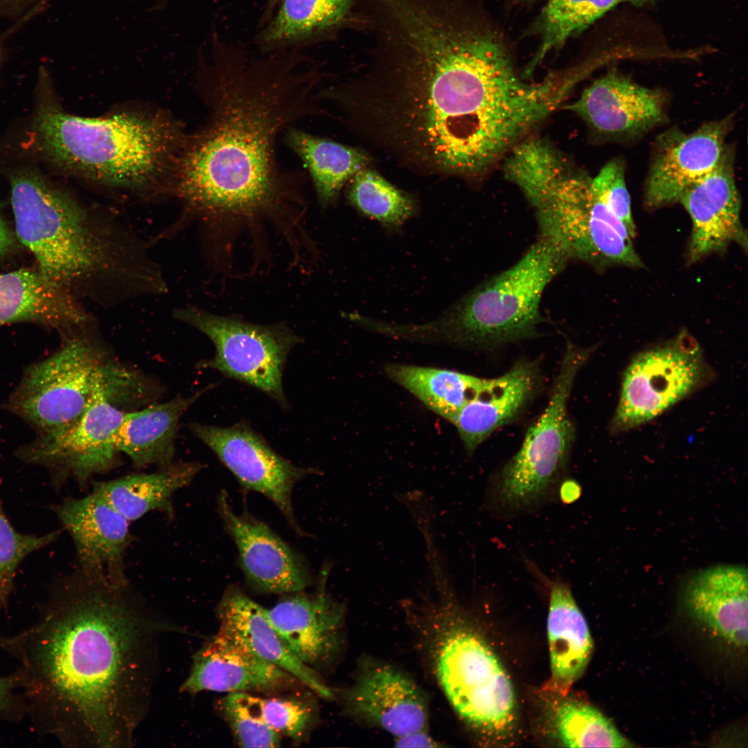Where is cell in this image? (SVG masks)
<instances>
[{
    "mask_svg": "<svg viewBox=\"0 0 748 748\" xmlns=\"http://www.w3.org/2000/svg\"><path fill=\"white\" fill-rule=\"evenodd\" d=\"M295 677L217 633L194 654L181 691L268 693L294 687Z\"/></svg>",
    "mask_w": 748,
    "mask_h": 748,
    "instance_id": "22",
    "label": "cell"
},
{
    "mask_svg": "<svg viewBox=\"0 0 748 748\" xmlns=\"http://www.w3.org/2000/svg\"><path fill=\"white\" fill-rule=\"evenodd\" d=\"M70 535L77 569L94 579L126 583L125 556L132 541L129 521L97 492L49 506Z\"/></svg>",
    "mask_w": 748,
    "mask_h": 748,
    "instance_id": "16",
    "label": "cell"
},
{
    "mask_svg": "<svg viewBox=\"0 0 748 748\" xmlns=\"http://www.w3.org/2000/svg\"><path fill=\"white\" fill-rule=\"evenodd\" d=\"M84 319L66 289L51 283L38 270L0 273V326L31 321L64 329Z\"/></svg>",
    "mask_w": 748,
    "mask_h": 748,
    "instance_id": "26",
    "label": "cell"
},
{
    "mask_svg": "<svg viewBox=\"0 0 748 748\" xmlns=\"http://www.w3.org/2000/svg\"><path fill=\"white\" fill-rule=\"evenodd\" d=\"M288 147L300 158L323 206L332 204L344 184L369 163L362 151L290 127L285 131Z\"/></svg>",
    "mask_w": 748,
    "mask_h": 748,
    "instance_id": "30",
    "label": "cell"
},
{
    "mask_svg": "<svg viewBox=\"0 0 748 748\" xmlns=\"http://www.w3.org/2000/svg\"><path fill=\"white\" fill-rule=\"evenodd\" d=\"M661 0H548L535 24L540 46L524 71H533L553 51L579 34L600 17L623 3L645 7Z\"/></svg>",
    "mask_w": 748,
    "mask_h": 748,
    "instance_id": "32",
    "label": "cell"
},
{
    "mask_svg": "<svg viewBox=\"0 0 748 748\" xmlns=\"http://www.w3.org/2000/svg\"><path fill=\"white\" fill-rule=\"evenodd\" d=\"M188 427L245 491L263 495L280 510L298 535H305L294 514L292 495L295 485L305 477L317 474L316 470L296 466L281 456L245 421L228 427L197 422Z\"/></svg>",
    "mask_w": 748,
    "mask_h": 748,
    "instance_id": "14",
    "label": "cell"
},
{
    "mask_svg": "<svg viewBox=\"0 0 748 748\" xmlns=\"http://www.w3.org/2000/svg\"><path fill=\"white\" fill-rule=\"evenodd\" d=\"M329 571L328 566L323 569L314 594L295 592L266 609L269 622L285 645L314 670L332 662L342 644L344 608L325 591Z\"/></svg>",
    "mask_w": 748,
    "mask_h": 748,
    "instance_id": "20",
    "label": "cell"
},
{
    "mask_svg": "<svg viewBox=\"0 0 748 748\" xmlns=\"http://www.w3.org/2000/svg\"><path fill=\"white\" fill-rule=\"evenodd\" d=\"M138 382L132 373L106 360L80 418L62 432L41 436L19 456L46 467L55 490L69 479L84 487L94 475L109 471L119 454L115 440L127 412L125 404L139 392Z\"/></svg>",
    "mask_w": 748,
    "mask_h": 748,
    "instance_id": "10",
    "label": "cell"
},
{
    "mask_svg": "<svg viewBox=\"0 0 748 748\" xmlns=\"http://www.w3.org/2000/svg\"><path fill=\"white\" fill-rule=\"evenodd\" d=\"M558 493L560 499L564 503L571 504L580 497L581 488L576 481L569 479L561 483Z\"/></svg>",
    "mask_w": 748,
    "mask_h": 748,
    "instance_id": "43",
    "label": "cell"
},
{
    "mask_svg": "<svg viewBox=\"0 0 748 748\" xmlns=\"http://www.w3.org/2000/svg\"><path fill=\"white\" fill-rule=\"evenodd\" d=\"M666 105L661 90L641 86L613 70L595 80L562 109L600 135L622 137L644 133L664 122Z\"/></svg>",
    "mask_w": 748,
    "mask_h": 748,
    "instance_id": "19",
    "label": "cell"
},
{
    "mask_svg": "<svg viewBox=\"0 0 748 748\" xmlns=\"http://www.w3.org/2000/svg\"><path fill=\"white\" fill-rule=\"evenodd\" d=\"M60 533L55 531L37 535L18 532L8 519L0 499V611L7 609L20 563L30 553L55 542Z\"/></svg>",
    "mask_w": 748,
    "mask_h": 748,
    "instance_id": "37",
    "label": "cell"
},
{
    "mask_svg": "<svg viewBox=\"0 0 748 748\" xmlns=\"http://www.w3.org/2000/svg\"><path fill=\"white\" fill-rule=\"evenodd\" d=\"M11 189L17 237L48 280L66 289L109 266L107 242L69 195L30 170L12 175Z\"/></svg>",
    "mask_w": 748,
    "mask_h": 748,
    "instance_id": "8",
    "label": "cell"
},
{
    "mask_svg": "<svg viewBox=\"0 0 748 748\" xmlns=\"http://www.w3.org/2000/svg\"><path fill=\"white\" fill-rule=\"evenodd\" d=\"M684 603L695 621L711 635L737 648L747 644V571L740 565H718L688 582Z\"/></svg>",
    "mask_w": 748,
    "mask_h": 748,
    "instance_id": "24",
    "label": "cell"
},
{
    "mask_svg": "<svg viewBox=\"0 0 748 748\" xmlns=\"http://www.w3.org/2000/svg\"><path fill=\"white\" fill-rule=\"evenodd\" d=\"M202 467L197 462L172 463L153 473L131 474L96 482L93 491L129 522L153 510H159L172 519L175 515L173 495L189 485Z\"/></svg>",
    "mask_w": 748,
    "mask_h": 748,
    "instance_id": "29",
    "label": "cell"
},
{
    "mask_svg": "<svg viewBox=\"0 0 748 748\" xmlns=\"http://www.w3.org/2000/svg\"><path fill=\"white\" fill-rule=\"evenodd\" d=\"M561 742L567 747H632L599 710L585 703L565 701L555 713Z\"/></svg>",
    "mask_w": 748,
    "mask_h": 748,
    "instance_id": "35",
    "label": "cell"
},
{
    "mask_svg": "<svg viewBox=\"0 0 748 748\" xmlns=\"http://www.w3.org/2000/svg\"><path fill=\"white\" fill-rule=\"evenodd\" d=\"M177 318L213 342L215 354L201 363L263 391L283 408L288 402L283 375L288 354L301 339L283 324L262 326L196 309L178 310Z\"/></svg>",
    "mask_w": 748,
    "mask_h": 748,
    "instance_id": "12",
    "label": "cell"
},
{
    "mask_svg": "<svg viewBox=\"0 0 748 748\" xmlns=\"http://www.w3.org/2000/svg\"><path fill=\"white\" fill-rule=\"evenodd\" d=\"M217 504L251 589L261 593H295L311 585L312 576L304 560L267 524L247 513L237 515L223 490L217 495Z\"/></svg>",
    "mask_w": 748,
    "mask_h": 748,
    "instance_id": "17",
    "label": "cell"
},
{
    "mask_svg": "<svg viewBox=\"0 0 748 748\" xmlns=\"http://www.w3.org/2000/svg\"><path fill=\"white\" fill-rule=\"evenodd\" d=\"M734 154L727 147L717 166L686 188L678 202L692 223L688 260L695 262L737 243L747 249V235L740 220L741 200L734 175Z\"/></svg>",
    "mask_w": 748,
    "mask_h": 748,
    "instance_id": "18",
    "label": "cell"
},
{
    "mask_svg": "<svg viewBox=\"0 0 748 748\" xmlns=\"http://www.w3.org/2000/svg\"><path fill=\"white\" fill-rule=\"evenodd\" d=\"M37 622L15 636L35 731L73 748L131 747L150 709L159 637L182 629L130 586L78 569L56 578Z\"/></svg>",
    "mask_w": 748,
    "mask_h": 748,
    "instance_id": "2",
    "label": "cell"
},
{
    "mask_svg": "<svg viewBox=\"0 0 748 748\" xmlns=\"http://www.w3.org/2000/svg\"><path fill=\"white\" fill-rule=\"evenodd\" d=\"M279 1L280 0H269V3L271 4H274V3H276L277 1Z\"/></svg>",
    "mask_w": 748,
    "mask_h": 748,
    "instance_id": "45",
    "label": "cell"
},
{
    "mask_svg": "<svg viewBox=\"0 0 748 748\" xmlns=\"http://www.w3.org/2000/svg\"><path fill=\"white\" fill-rule=\"evenodd\" d=\"M218 634L233 641L260 659L295 677L317 695L333 698L332 691L317 672L301 662L288 649L269 622L266 609L231 585L217 608Z\"/></svg>",
    "mask_w": 748,
    "mask_h": 748,
    "instance_id": "23",
    "label": "cell"
},
{
    "mask_svg": "<svg viewBox=\"0 0 748 748\" xmlns=\"http://www.w3.org/2000/svg\"><path fill=\"white\" fill-rule=\"evenodd\" d=\"M537 360H519L465 403L452 423L470 454L495 431L509 423L533 399L541 384Z\"/></svg>",
    "mask_w": 748,
    "mask_h": 748,
    "instance_id": "25",
    "label": "cell"
},
{
    "mask_svg": "<svg viewBox=\"0 0 748 748\" xmlns=\"http://www.w3.org/2000/svg\"><path fill=\"white\" fill-rule=\"evenodd\" d=\"M398 747H437L442 746L432 738L427 729L414 731L394 738Z\"/></svg>",
    "mask_w": 748,
    "mask_h": 748,
    "instance_id": "41",
    "label": "cell"
},
{
    "mask_svg": "<svg viewBox=\"0 0 748 748\" xmlns=\"http://www.w3.org/2000/svg\"><path fill=\"white\" fill-rule=\"evenodd\" d=\"M201 393L178 395L167 402L127 412L116 436L118 453L128 456L139 467L155 465L161 468L173 463L180 419Z\"/></svg>",
    "mask_w": 748,
    "mask_h": 748,
    "instance_id": "27",
    "label": "cell"
},
{
    "mask_svg": "<svg viewBox=\"0 0 748 748\" xmlns=\"http://www.w3.org/2000/svg\"><path fill=\"white\" fill-rule=\"evenodd\" d=\"M593 183L609 208L625 225L633 239L636 226L622 161L618 159L609 161L593 176Z\"/></svg>",
    "mask_w": 748,
    "mask_h": 748,
    "instance_id": "39",
    "label": "cell"
},
{
    "mask_svg": "<svg viewBox=\"0 0 748 748\" xmlns=\"http://www.w3.org/2000/svg\"><path fill=\"white\" fill-rule=\"evenodd\" d=\"M33 127L40 151L55 166L126 187L159 177L177 161L186 142L166 118L138 113L88 118L44 106Z\"/></svg>",
    "mask_w": 748,
    "mask_h": 748,
    "instance_id": "5",
    "label": "cell"
},
{
    "mask_svg": "<svg viewBox=\"0 0 748 748\" xmlns=\"http://www.w3.org/2000/svg\"><path fill=\"white\" fill-rule=\"evenodd\" d=\"M14 247V235L2 215L0 208V257L11 252Z\"/></svg>",
    "mask_w": 748,
    "mask_h": 748,
    "instance_id": "42",
    "label": "cell"
},
{
    "mask_svg": "<svg viewBox=\"0 0 748 748\" xmlns=\"http://www.w3.org/2000/svg\"><path fill=\"white\" fill-rule=\"evenodd\" d=\"M703 368L700 344L686 331L636 355L623 377L611 431L627 430L660 416L697 387Z\"/></svg>",
    "mask_w": 748,
    "mask_h": 748,
    "instance_id": "13",
    "label": "cell"
},
{
    "mask_svg": "<svg viewBox=\"0 0 748 748\" xmlns=\"http://www.w3.org/2000/svg\"><path fill=\"white\" fill-rule=\"evenodd\" d=\"M733 116L708 122L691 133L673 129L659 136L644 189L647 207L678 202L683 191L712 171L721 160Z\"/></svg>",
    "mask_w": 748,
    "mask_h": 748,
    "instance_id": "15",
    "label": "cell"
},
{
    "mask_svg": "<svg viewBox=\"0 0 748 748\" xmlns=\"http://www.w3.org/2000/svg\"><path fill=\"white\" fill-rule=\"evenodd\" d=\"M23 684L19 668L12 674L0 677V720L21 721L27 715L28 709L23 693H17Z\"/></svg>",
    "mask_w": 748,
    "mask_h": 748,
    "instance_id": "40",
    "label": "cell"
},
{
    "mask_svg": "<svg viewBox=\"0 0 748 748\" xmlns=\"http://www.w3.org/2000/svg\"><path fill=\"white\" fill-rule=\"evenodd\" d=\"M247 693H229L217 702V709L242 747H278L281 736L254 711Z\"/></svg>",
    "mask_w": 748,
    "mask_h": 748,
    "instance_id": "38",
    "label": "cell"
},
{
    "mask_svg": "<svg viewBox=\"0 0 748 748\" xmlns=\"http://www.w3.org/2000/svg\"><path fill=\"white\" fill-rule=\"evenodd\" d=\"M589 351L567 345L549 403L528 429L519 451L492 478L486 508L504 517L536 510L558 495L574 440L567 406L576 374Z\"/></svg>",
    "mask_w": 748,
    "mask_h": 748,
    "instance_id": "9",
    "label": "cell"
},
{
    "mask_svg": "<svg viewBox=\"0 0 748 748\" xmlns=\"http://www.w3.org/2000/svg\"><path fill=\"white\" fill-rule=\"evenodd\" d=\"M106 360L88 339L68 341L26 372L11 398L10 409L37 428L41 436L65 431L82 414Z\"/></svg>",
    "mask_w": 748,
    "mask_h": 748,
    "instance_id": "11",
    "label": "cell"
},
{
    "mask_svg": "<svg viewBox=\"0 0 748 748\" xmlns=\"http://www.w3.org/2000/svg\"><path fill=\"white\" fill-rule=\"evenodd\" d=\"M247 697L254 711L280 736L301 740L316 723V706L305 698L295 696L262 698L248 693Z\"/></svg>",
    "mask_w": 748,
    "mask_h": 748,
    "instance_id": "36",
    "label": "cell"
},
{
    "mask_svg": "<svg viewBox=\"0 0 748 748\" xmlns=\"http://www.w3.org/2000/svg\"><path fill=\"white\" fill-rule=\"evenodd\" d=\"M504 177L535 208L541 238L567 258L598 267H641L627 229L611 211L593 176L543 138L528 137L503 160Z\"/></svg>",
    "mask_w": 748,
    "mask_h": 748,
    "instance_id": "4",
    "label": "cell"
},
{
    "mask_svg": "<svg viewBox=\"0 0 748 748\" xmlns=\"http://www.w3.org/2000/svg\"><path fill=\"white\" fill-rule=\"evenodd\" d=\"M416 622L434 675L450 705L477 731L499 735L515 722L513 686L498 658L454 603L430 602Z\"/></svg>",
    "mask_w": 748,
    "mask_h": 748,
    "instance_id": "7",
    "label": "cell"
},
{
    "mask_svg": "<svg viewBox=\"0 0 748 748\" xmlns=\"http://www.w3.org/2000/svg\"><path fill=\"white\" fill-rule=\"evenodd\" d=\"M204 78L210 118L177 157L179 194L195 211L221 217L300 205L307 175L283 169L276 144L296 122L327 114L316 66L299 55L251 59L216 48Z\"/></svg>",
    "mask_w": 748,
    "mask_h": 748,
    "instance_id": "3",
    "label": "cell"
},
{
    "mask_svg": "<svg viewBox=\"0 0 748 748\" xmlns=\"http://www.w3.org/2000/svg\"><path fill=\"white\" fill-rule=\"evenodd\" d=\"M14 645V636L7 637L0 634V649L11 654Z\"/></svg>",
    "mask_w": 748,
    "mask_h": 748,
    "instance_id": "44",
    "label": "cell"
},
{
    "mask_svg": "<svg viewBox=\"0 0 748 748\" xmlns=\"http://www.w3.org/2000/svg\"><path fill=\"white\" fill-rule=\"evenodd\" d=\"M353 177L347 195L348 201L358 211L386 230L398 231L415 216V200L377 172L364 167Z\"/></svg>",
    "mask_w": 748,
    "mask_h": 748,
    "instance_id": "34",
    "label": "cell"
},
{
    "mask_svg": "<svg viewBox=\"0 0 748 748\" xmlns=\"http://www.w3.org/2000/svg\"><path fill=\"white\" fill-rule=\"evenodd\" d=\"M342 698L349 714L394 738L427 729L429 710L423 693L409 677L390 665L365 664Z\"/></svg>",
    "mask_w": 748,
    "mask_h": 748,
    "instance_id": "21",
    "label": "cell"
},
{
    "mask_svg": "<svg viewBox=\"0 0 748 748\" xmlns=\"http://www.w3.org/2000/svg\"><path fill=\"white\" fill-rule=\"evenodd\" d=\"M546 581L550 589L547 630L552 677L558 686L567 688L585 671L593 641L569 585L558 578Z\"/></svg>",
    "mask_w": 748,
    "mask_h": 748,
    "instance_id": "28",
    "label": "cell"
},
{
    "mask_svg": "<svg viewBox=\"0 0 748 748\" xmlns=\"http://www.w3.org/2000/svg\"><path fill=\"white\" fill-rule=\"evenodd\" d=\"M385 372L428 409L450 422L490 380L454 371L400 364H388Z\"/></svg>",
    "mask_w": 748,
    "mask_h": 748,
    "instance_id": "31",
    "label": "cell"
},
{
    "mask_svg": "<svg viewBox=\"0 0 748 748\" xmlns=\"http://www.w3.org/2000/svg\"><path fill=\"white\" fill-rule=\"evenodd\" d=\"M377 36L375 66L357 87H343L341 105L409 166L476 179L535 126L537 86L458 0H400Z\"/></svg>",
    "mask_w": 748,
    "mask_h": 748,
    "instance_id": "1",
    "label": "cell"
},
{
    "mask_svg": "<svg viewBox=\"0 0 748 748\" xmlns=\"http://www.w3.org/2000/svg\"><path fill=\"white\" fill-rule=\"evenodd\" d=\"M279 9L262 33L267 44L294 42L342 21L353 0H280Z\"/></svg>",
    "mask_w": 748,
    "mask_h": 748,
    "instance_id": "33",
    "label": "cell"
},
{
    "mask_svg": "<svg viewBox=\"0 0 748 748\" xmlns=\"http://www.w3.org/2000/svg\"><path fill=\"white\" fill-rule=\"evenodd\" d=\"M567 256L540 238L515 265L470 290L437 319L393 326L395 338L464 346H493L532 337L547 285Z\"/></svg>",
    "mask_w": 748,
    "mask_h": 748,
    "instance_id": "6",
    "label": "cell"
}]
</instances>
